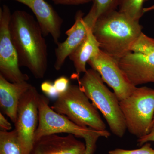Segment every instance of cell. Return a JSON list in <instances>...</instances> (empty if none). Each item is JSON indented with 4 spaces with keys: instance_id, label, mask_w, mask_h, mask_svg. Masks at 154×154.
<instances>
[{
    "instance_id": "cell-12",
    "label": "cell",
    "mask_w": 154,
    "mask_h": 154,
    "mask_svg": "<svg viewBox=\"0 0 154 154\" xmlns=\"http://www.w3.org/2000/svg\"><path fill=\"white\" fill-rule=\"evenodd\" d=\"M6 1V0H1ZM27 6L36 17L44 36L50 35L56 44L59 42L63 19L45 0H13Z\"/></svg>"
},
{
    "instance_id": "cell-5",
    "label": "cell",
    "mask_w": 154,
    "mask_h": 154,
    "mask_svg": "<svg viewBox=\"0 0 154 154\" xmlns=\"http://www.w3.org/2000/svg\"><path fill=\"white\" fill-rule=\"evenodd\" d=\"M51 107L79 126L99 131L106 130V124L97 108L91 103L79 85H70L65 92L60 94Z\"/></svg>"
},
{
    "instance_id": "cell-10",
    "label": "cell",
    "mask_w": 154,
    "mask_h": 154,
    "mask_svg": "<svg viewBox=\"0 0 154 154\" xmlns=\"http://www.w3.org/2000/svg\"><path fill=\"white\" fill-rule=\"evenodd\" d=\"M84 17L82 11H78L75 17L74 24L66 32V39L59 42L55 49V61L54 68L60 70L63 65L66 58L86 38L88 30L93 28L97 20L96 9L94 6L88 14Z\"/></svg>"
},
{
    "instance_id": "cell-3",
    "label": "cell",
    "mask_w": 154,
    "mask_h": 154,
    "mask_svg": "<svg viewBox=\"0 0 154 154\" xmlns=\"http://www.w3.org/2000/svg\"><path fill=\"white\" fill-rule=\"evenodd\" d=\"M78 81L82 91L102 113L111 132L118 137H123L127 128L119 100L105 85L99 73L89 69Z\"/></svg>"
},
{
    "instance_id": "cell-22",
    "label": "cell",
    "mask_w": 154,
    "mask_h": 154,
    "mask_svg": "<svg viewBox=\"0 0 154 154\" xmlns=\"http://www.w3.org/2000/svg\"><path fill=\"white\" fill-rule=\"evenodd\" d=\"M53 83L56 90L60 94L65 92L70 85L69 79L65 76H61L57 78Z\"/></svg>"
},
{
    "instance_id": "cell-17",
    "label": "cell",
    "mask_w": 154,
    "mask_h": 154,
    "mask_svg": "<svg viewBox=\"0 0 154 154\" xmlns=\"http://www.w3.org/2000/svg\"><path fill=\"white\" fill-rule=\"evenodd\" d=\"M147 0H119V11L134 21L139 22L143 16V4Z\"/></svg>"
},
{
    "instance_id": "cell-11",
    "label": "cell",
    "mask_w": 154,
    "mask_h": 154,
    "mask_svg": "<svg viewBox=\"0 0 154 154\" xmlns=\"http://www.w3.org/2000/svg\"><path fill=\"white\" fill-rule=\"evenodd\" d=\"M117 61L125 76L133 85L154 83V46L145 53L131 52Z\"/></svg>"
},
{
    "instance_id": "cell-24",
    "label": "cell",
    "mask_w": 154,
    "mask_h": 154,
    "mask_svg": "<svg viewBox=\"0 0 154 154\" xmlns=\"http://www.w3.org/2000/svg\"><path fill=\"white\" fill-rule=\"evenodd\" d=\"M137 142L140 146L149 142H154V124L152 126L150 132L144 136L138 138Z\"/></svg>"
},
{
    "instance_id": "cell-23",
    "label": "cell",
    "mask_w": 154,
    "mask_h": 154,
    "mask_svg": "<svg viewBox=\"0 0 154 154\" xmlns=\"http://www.w3.org/2000/svg\"><path fill=\"white\" fill-rule=\"evenodd\" d=\"M55 5H77L86 4L93 1V0H52Z\"/></svg>"
},
{
    "instance_id": "cell-19",
    "label": "cell",
    "mask_w": 154,
    "mask_h": 154,
    "mask_svg": "<svg viewBox=\"0 0 154 154\" xmlns=\"http://www.w3.org/2000/svg\"><path fill=\"white\" fill-rule=\"evenodd\" d=\"M154 46V38L149 37L142 32L133 45L131 51L143 54Z\"/></svg>"
},
{
    "instance_id": "cell-26",
    "label": "cell",
    "mask_w": 154,
    "mask_h": 154,
    "mask_svg": "<svg viewBox=\"0 0 154 154\" xmlns=\"http://www.w3.org/2000/svg\"><path fill=\"white\" fill-rule=\"evenodd\" d=\"M153 10H154V5L151 6V7H148V8H144L143 9V11L144 13H146V12H149V11H153Z\"/></svg>"
},
{
    "instance_id": "cell-21",
    "label": "cell",
    "mask_w": 154,
    "mask_h": 154,
    "mask_svg": "<svg viewBox=\"0 0 154 154\" xmlns=\"http://www.w3.org/2000/svg\"><path fill=\"white\" fill-rule=\"evenodd\" d=\"M42 91L51 99H56L58 97L60 94L58 93L54 87V83L50 81H46L43 82L41 85Z\"/></svg>"
},
{
    "instance_id": "cell-16",
    "label": "cell",
    "mask_w": 154,
    "mask_h": 154,
    "mask_svg": "<svg viewBox=\"0 0 154 154\" xmlns=\"http://www.w3.org/2000/svg\"><path fill=\"white\" fill-rule=\"evenodd\" d=\"M0 154H21L16 130L0 131Z\"/></svg>"
},
{
    "instance_id": "cell-1",
    "label": "cell",
    "mask_w": 154,
    "mask_h": 154,
    "mask_svg": "<svg viewBox=\"0 0 154 154\" xmlns=\"http://www.w3.org/2000/svg\"><path fill=\"white\" fill-rule=\"evenodd\" d=\"M10 33L19 66L26 67L36 79H42L48 68V48L38 22L28 12L17 10L11 15Z\"/></svg>"
},
{
    "instance_id": "cell-2",
    "label": "cell",
    "mask_w": 154,
    "mask_h": 154,
    "mask_svg": "<svg viewBox=\"0 0 154 154\" xmlns=\"http://www.w3.org/2000/svg\"><path fill=\"white\" fill-rule=\"evenodd\" d=\"M142 29L139 22L115 10L98 18L92 31L100 49L118 60L131 52Z\"/></svg>"
},
{
    "instance_id": "cell-18",
    "label": "cell",
    "mask_w": 154,
    "mask_h": 154,
    "mask_svg": "<svg viewBox=\"0 0 154 154\" xmlns=\"http://www.w3.org/2000/svg\"><path fill=\"white\" fill-rule=\"evenodd\" d=\"M119 0H93L97 19L107 13L116 10Z\"/></svg>"
},
{
    "instance_id": "cell-25",
    "label": "cell",
    "mask_w": 154,
    "mask_h": 154,
    "mask_svg": "<svg viewBox=\"0 0 154 154\" xmlns=\"http://www.w3.org/2000/svg\"><path fill=\"white\" fill-rule=\"evenodd\" d=\"M0 127L1 130L8 131L12 129V125L3 115V113H0Z\"/></svg>"
},
{
    "instance_id": "cell-8",
    "label": "cell",
    "mask_w": 154,
    "mask_h": 154,
    "mask_svg": "<svg viewBox=\"0 0 154 154\" xmlns=\"http://www.w3.org/2000/svg\"><path fill=\"white\" fill-rule=\"evenodd\" d=\"M11 11L3 5L0 8V75L12 83L28 81V75L20 69L18 54L10 33Z\"/></svg>"
},
{
    "instance_id": "cell-20",
    "label": "cell",
    "mask_w": 154,
    "mask_h": 154,
    "mask_svg": "<svg viewBox=\"0 0 154 154\" xmlns=\"http://www.w3.org/2000/svg\"><path fill=\"white\" fill-rule=\"evenodd\" d=\"M108 154H154V149L149 143L144 144L140 148L133 150L116 149L109 151Z\"/></svg>"
},
{
    "instance_id": "cell-9",
    "label": "cell",
    "mask_w": 154,
    "mask_h": 154,
    "mask_svg": "<svg viewBox=\"0 0 154 154\" xmlns=\"http://www.w3.org/2000/svg\"><path fill=\"white\" fill-rule=\"evenodd\" d=\"M88 63L99 73L103 82L113 89L119 101L130 96L137 87L126 79L118 61L101 49Z\"/></svg>"
},
{
    "instance_id": "cell-6",
    "label": "cell",
    "mask_w": 154,
    "mask_h": 154,
    "mask_svg": "<svg viewBox=\"0 0 154 154\" xmlns=\"http://www.w3.org/2000/svg\"><path fill=\"white\" fill-rule=\"evenodd\" d=\"M119 103L128 132L138 138L147 134L154 118V89L137 87Z\"/></svg>"
},
{
    "instance_id": "cell-13",
    "label": "cell",
    "mask_w": 154,
    "mask_h": 154,
    "mask_svg": "<svg viewBox=\"0 0 154 154\" xmlns=\"http://www.w3.org/2000/svg\"><path fill=\"white\" fill-rule=\"evenodd\" d=\"M85 143L74 135H47L34 141L30 154H85Z\"/></svg>"
},
{
    "instance_id": "cell-7",
    "label": "cell",
    "mask_w": 154,
    "mask_h": 154,
    "mask_svg": "<svg viewBox=\"0 0 154 154\" xmlns=\"http://www.w3.org/2000/svg\"><path fill=\"white\" fill-rule=\"evenodd\" d=\"M40 94L31 85L22 95L14 123L21 154H30L38 123V103Z\"/></svg>"
},
{
    "instance_id": "cell-15",
    "label": "cell",
    "mask_w": 154,
    "mask_h": 154,
    "mask_svg": "<svg viewBox=\"0 0 154 154\" xmlns=\"http://www.w3.org/2000/svg\"><path fill=\"white\" fill-rule=\"evenodd\" d=\"M92 28L89 29L86 38L69 56L70 60L73 63L77 80L79 79L80 74L87 72L86 66L88 61L95 56L100 50L99 42L93 34Z\"/></svg>"
},
{
    "instance_id": "cell-14",
    "label": "cell",
    "mask_w": 154,
    "mask_h": 154,
    "mask_svg": "<svg viewBox=\"0 0 154 154\" xmlns=\"http://www.w3.org/2000/svg\"><path fill=\"white\" fill-rule=\"evenodd\" d=\"M32 85L27 81L12 83L0 75V107L14 123L17 121L19 101Z\"/></svg>"
},
{
    "instance_id": "cell-4",
    "label": "cell",
    "mask_w": 154,
    "mask_h": 154,
    "mask_svg": "<svg viewBox=\"0 0 154 154\" xmlns=\"http://www.w3.org/2000/svg\"><path fill=\"white\" fill-rule=\"evenodd\" d=\"M67 133L85 140V154H94L99 137L108 138L110 134L107 130L99 131L88 127L76 124L65 116L57 113L49 105L48 98L40 94L38 103V123L34 141L47 135Z\"/></svg>"
},
{
    "instance_id": "cell-27",
    "label": "cell",
    "mask_w": 154,
    "mask_h": 154,
    "mask_svg": "<svg viewBox=\"0 0 154 154\" xmlns=\"http://www.w3.org/2000/svg\"><path fill=\"white\" fill-rule=\"evenodd\" d=\"M154 116L153 120V121H152V126L153 125H154Z\"/></svg>"
}]
</instances>
